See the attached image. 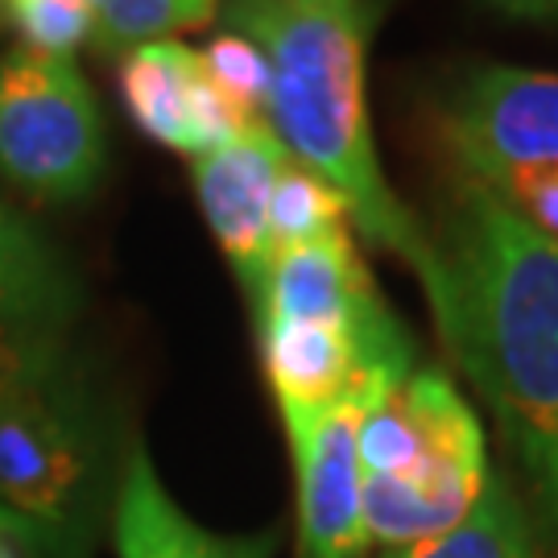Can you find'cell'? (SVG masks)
I'll return each mask as SVG.
<instances>
[{"label": "cell", "mask_w": 558, "mask_h": 558, "mask_svg": "<svg viewBox=\"0 0 558 558\" xmlns=\"http://www.w3.org/2000/svg\"><path fill=\"white\" fill-rule=\"evenodd\" d=\"M426 294L439 336L488 401L558 538V244L459 170Z\"/></svg>", "instance_id": "1"}, {"label": "cell", "mask_w": 558, "mask_h": 558, "mask_svg": "<svg viewBox=\"0 0 558 558\" xmlns=\"http://www.w3.org/2000/svg\"><path fill=\"white\" fill-rule=\"evenodd\" d=\"M236 34L260 41L274 66L265 124L286 154L336 186L360 232L401 257L435 290L439 260L422 223L401 207L377 161L364 104V21L294 0H220Z\"/></svg>", "instance_id": "2"}, {"label": "cell", "mask_w": 558, "mask_h": 558, "mask_svg": "<svg viewBox=\"0 0 558 558\" xmlns=\"http://www.w3.org/2000/svg\"><path fill=\"white\" fill-rule=\"evenodd\" d=\"M360 459L368 542L385 546H410L459 525L493 476L480 418L435 368H414L364 410Z\"/></svg>", "instance_id": "3"}, {"label": "cell", "mask_w": 558, "mask_h": 558, "mask_svg": "<svg viewBox=\"0 0 558 558\" xmlns=\"http://www.w3.org/2000/svg\"><path fill=\"white\" fill-rule=\"evenodd\" d=\"M100 451V418L80 364L0 405V509L38 534L46 558L92 550Z\"/></svg>", "instance_id": "4"}, {"label": "cell", "mask_w": 558, "mask_h": 558, "mask_svg": "<svg viewBox=\"0 0 558 558\" xmlns=\"http://www.w3.org/2000/svg\"><path fill=\"white\" fill-rule=\"evenodd\" d=\"M104 117L71 59L0 54V174L34 203H80L104 179Z\"/></svg>", "instance_id": "5"}, {"label": "cell", "mask_w": 558, "mask_h": 558, "mask_svg": "<svg viewBox=\"0 0 558 558\" xmlns=\"http://www.w3.org/2000/svg\"><path fill=\"white\" fill-rule=\"evenodd\" d=\"M442 137L463 174L497 166H558V75L480 66L447 104Z\"/></svg>", "instance_id": "6"}, {"label": "cell", "mask_w": 558, "mask_h": 558, "mask_svg": "<svg viewBox=\"0 0 558 558\" xmlns=\"http://www.w3.org/2000/svg\"><path fill=\"white\" fill-rule=\"evenodd\" d=\"M368 405L343 401L327 410H281L299 476L302 558H360L364 525V459L360 422Z\"/></svg>", "instance_id": "7"}, {"label": "cell", "mask_w": 558, "mask_h": 558, "mask_svg": "<svg viewBox=\"0 0 558 558\" xmlns=\"http://www.w3.org/2000/svg\"><path fill=\"white\" fill-rule=\"evenodd\" d=\"M120 100L145 137L186 158H207L257 124L216 87L199 50L174 38L145 41L120 59Z\"/></svg>", "instance_id": "8"}, {"label": "cell", "mask_w": 558, "mask_h": 558, "mask_svg": "<svg viewBox=\"0 0 558 558\" xmlns=\"http://www.w3.org/2000/svg\"><path fill=\"white\" fill-rule=\"evenodd\" d=\"M286 166H290V154L265 120H257L248 133H240L216 154L195 158V195L207 216V228L220 240L223 257L232 260L244 290H253L265 265L274 260L269 203Z\"/></svg>", "instance_id": "9"}, {"label": "cell", "mask_w": 558, "mask_h": 558, "mask_svg": "<svg viewBox=\"0 0 558 558\" xmlns=\"http://www.w3.org/2000/svg\"><path fill=\"white\" fill-rule=\"evenodd\" d=\"M248 299H253L257 323L302 319L373 327L393 315L377 294L348 232L274 253L260 281L248 290Z\"/></svg>", "instance_id": "10"}, {"label": "cell", "mask_w": 558, "mask_h": 558, "mask_svg": "<svg viewBox=\"0 0 558 558\" xmlns=\"http://www.w3.org/2000/svg\"><path fill=\"white\" fill-rule=\"evenodd\" d=\"M112 538L120 558H274L278 530L260 534H216L179 509L166 493L145 447L124 459L112 509Z\"/></svg>", "instance_id": "11"}, {"label": "cell", "mask_w": 558, "mask_h": 558, "mask_svg": "<svg viewBox=\"0 0 558 558\" xmlns=\"http://www.w3.org/2000/svg\"><path fill=\"white\" fill-rule=\"evenodd\" d=\"M80 278L59 248L0 195V327L75 323Z\"/></svg>", "instance_id": "12"}, {"label": "cell", "mask_w": 558, "mask_h": 558, "mask_svg": "<svg viewBox=\"0 0 558 558\" xmlns=\"http://www.w3.org/2000/svg\"><path fill=\"white\" fill-rule=\"evenodd\" d=\"M377 558H542L521 500L500 476H488L472 513L435 538L385 546Z\"/></svg>", "instance_id": "13"}, {"label": "cell", "mask_w": 558, "mask_h": 558, "mask_svg": "<svg viewBox=\"0 0 558 558\" xmlns=\"http://www.w3.org/2000/svg\"><path fill=\"white\" fill-rule=\"evenodd\" d=\"M348 220H352V211H348V203L336 186L290 158V166L281 170L278 186H274V203H269V244H274V253L348 232Z\"/></svg>", "instance_id": "14"}, {"label": "cell", "mask_w": 558, "mask_h": 558, "mask_svg": "<svg viewBox=\"0 0 558 558\" xmlns=\"http://www.w3.org/2000/svg\"><path fill=\"white\" fill-rule=\"evenodd\" d=\"M220 13V0H96V50L124 59L145 41L203 29Z\"/></svg>", "instance_id": "15"}, {"label": "cell", "mask_w": 558, "mask_h": 558, "mask_svg": "<svg viewBox=\"0 0 558 558\" xmlns=\"http://www.w3.org/2000/svg\"><path fill=\"white\" fill-rule=\"evenodd\" d=\"M80 360L71 348V323H13L0 327V405L59 380Z\"/></svg>", "instance_id": "16"}, {"label": "cell", "mask_w": 558, "mask_h": 558, "mask_svg": "<svg viewBox=\"0 0 558 558\" xmlns=\"http://www.w3.org/2000/svg\"><path fill=\"white\" fill-rule=\"evenodd\" d=\"M4 25L25 50L71 59L96 34V0H4Z\"/></svg>", "instance_id": "17"}, {"label": "cell", "mask_w": 558, "mask_h": 558, "mask_svg": "<svg viewBox=\"0 0 558 558\" xmlns=\"http://www.w3.org/2000/svg\"><path fill=\"white\" fill-rule=\"evenodd\" d=\"M203 66L223 96H232L253 120H265L269 92H274V66H269V54L260 50V41L228 29L203 50Z\"/></svg>", "instance_id": "18"}, {"label": "cell", "mask_w": 558, "mask_h": 558, "mask_svg": "<svg viewBox=\"0 0 558 558\" xmlns=\"http://www.w3.org/2000/svg\"><path fill=\"white\" fill-rule=\"evenodd\" d=\"M472 179L493 186L521 220L558 244V166H497Z\"/></svg>", "instance_id": "19"}, {"label": "cell", "mask_w": 558, "mask_h": 558, "mask_svg": "<svg viewBox=\"0 0 558 558\" xmlns=\"http://www.w3.org/2000/svg\"><path fill=\"white\" fill-rule=\"evenodd\" d=\"M0 558H46V546H41L38 534L4 509H0Z\"/></svg>", "instance_id": "20"}, {"label": "cell", "mask_w": 558, "mask_h": 558, "mask_svg": "<svg viewBox=\"0 0 558 558\" xmlns=\"http://www.w3.org/2000/svg\"><path fill=\"white\" fill-rule=\"evenodd\" d=\"M493 4H497L500 13H509V17L558 25V0H493Z\"/></svg>", "instance_id": "21"}, {"label": "cell", "mask_w": 558, "mask_h": 558, "mask_svg": "<svg viewBox=\"0 0 558 558\" xmlns=\"http://www.w3.org/2000/svg\"><path fill=\"white\" fill-rule=\"evenodd\" d=\"M294 4H306V9H323V13H336V17H352L368 25V9L364 0H294Z\"/></svg>", "instance_id": "22"}, {"label": "cell", "mask_w": 558, "mask_h": 558, "mask_svg": "<svg viewBox=\"0 0 558 558\" xmlns=\"http://www.w3.org/2000/svg\"><path fill=\"white\" fill-rule=\"evenodd\" d=\"M0 29H4V0H0Z\"/></svg>", "instance_id": "23"}]
</instances>
